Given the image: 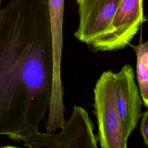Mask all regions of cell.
Instances as JSON below:
<instances>
[{
  "label": "cell",
  "mask_w": 148,
  "mask_h": 148,
  "mask_svg": "<svg viewBox=\"0 0 148 148\" xmlns=\"http://www.w3.org/2000/svg\"><path fill=\"white\" fill-rule=\"evenodd\" d=\"M121 0H77L79 24L75 37L89 46L107 32Z\"/></svg>",
  "instance_id": "5b68a950"
},
{
  "label": "cell",
  "mask_w": 148,
  "mask_h": 148,
  "mask_svg": "<svg viewBox=\"0 0 148 148\" xmlns=\"http://www.w3.org/2000/svg\"><path fill=\"white\" fill-rule=\"evenodd\" d=\"M143 104H144V105L145 106V105H148V101H146V102H144L143 103Z\"/></svg>",
  "instance_id": "8fae6325"
},
{
  "label": "cell",
  "mask_w": 148,
  "mask_h": 148,
  "mask_svg": "<svg viewBox=\"0 0 148 148\" xmlns=\"http://www.w3.org/2000/svg\"><path fill=\"white\" fill-rule=\"evenodd\" d=\"M143 21V0H121L106 34L90 46L95 51L124 48L138 32Z\"/></svg>",
  "instance_id": "277c9868"
},
{
  "label": "cell",
  "mask_w": 148,
  "mask_h": 148,
  "mask_svg": "<svg viewBox=\"0 0 148 148\" xmlns=\"http://www.w3.org/2000/svg\"><path fill=\"white\" fill-rule=\"evenodd\" d=\"M58 133L34 131L18 136L29 148H98L94 125L88 112L75 105L72 114Z\"/></svg>",
  "instance_id": "7a4b0ae2"
},
{
  "label": "cell",
  "mask_w": 148,
  "mask_h": 148,
  "mask_svg": "<svg viewBox=\"0 0 148 148\" xmlns=\"http://www.w3.org/2000/svg\"><path fill=\"white\" fill-rule=\"evenodd\" d=\"M10 148H21L20 147H17V146H12Z\"/></svg>",
  "instance_id": "30bf717a"
},
{
  "label": "cell",
  "mask_w": 148,
  "mask_h": 148,
  "mask_svg": "<svg viewBox=\"0 0 148 148\" xmlns=\"http://www.w3.org/2000/svg\"><path fill=\"white\" fill-rule=\"evenodd\" d=\"M94 113L98 126V139L101 148H127L114 97V73L103 72L94 89Z\"/></svg>",
  "instance_id": "3957f363"
},
{
  "label": "cell",
  "mask_w": 148,
  "mask_h": 148,
  "mask_svg": "<svg viewBox=\"0 0 148 148\" xmlns=\"http://www.w3.org/2000/svg\"><path fill=\"white\" fill-rule=\"evenodd\" d=\"M114 97L125 136L128 139L141 117L142 105L135 81L134 71L130 64H125L114 73Z\"/></svg>",
  "instance_id": "8992f818"
},
{
  "label": "cell",
  "mask_w": 148,
  "mask_h": 148,
  "mask_svg": "<svg viewBox=\"0 0 148 148\" xmlns=\"http://www.w3.org/2000/svg\"><path fill=\"white\" fill-rule=\"evenodd\" d=\"M0 3H1V0H0Z\"/></svg>",
  "instance_id": "7c38bea8"
},
{
  "label": "cell",
  "mask_w": 148,
  "mask_h": 148,
  "mask_svg": "<svg viewBox=\"0 0 148 148\" xmlns=\"http://www.w3.org/2000/svg\"><path fill=\"white\" fill-rule=\"evenodd\" d=\"M145 106L147 110L142 115L140 130L144 142L148 146V105H145Z\"/></svg>",
  "instance_id": "9c48e42d"
},
{
  "label": "cell",
  "mask_w": 148,
  "mask_h": 148,
  "mask_svg": "<svg viewBox=\"0 0 148 148\" xmlns=\"http://www.w3.org/2000/svg\"><path fill=\"white\" fill-rule=\"evenodd\" d=\"M53 73L47 0H10L0 10V136L38 130Z\"/></svg>",
  "instance_id": "6da1fadb"
},
{
  "label": "cell",
  "mask_w": 148,
  "mask_h": 148,
  "mask_svg": "<svg viewBox=\"0 0 148 148\" xmlns=\"http://www.w3.org/2000/svg\"><path fill=\"white\" fill-rule=\"evenodd\" d=\"M53 36V76H61L64 0H47Z\"/></svg>",
  "instance_id": "52a82bcc"
},
{
  "label": "cell",
  "mask_w": 148,
  "mask_h": 148,
  "mask_svg": "<svg viewBox=\"0 0 148 148\" xmlns=\"http://www.w3.org/2000/svg\"><path fill=\"white\" fill-rule=\"evenodd\" d=\"M136 56V79L143 103L148 101V42L132 45Z\"/></svg>",
  "instance_id": "ba28073f"
}]
</instances>
